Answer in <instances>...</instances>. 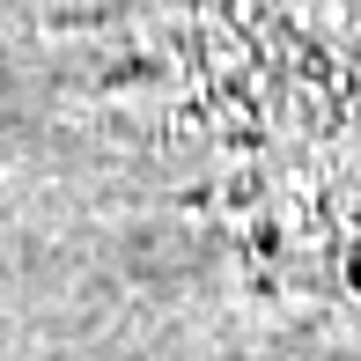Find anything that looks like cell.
<instances>
[{"mask_svg":"<svg viewBox=\"0 0 361 361\" xmlns=\"http://www.w3.org/2000/svg\"><path fill=\"white\" fill-rule=\"evenodd\" d=\"M162 140L310 281H361V0H74Z\"/></svg>","mask_w":361,"mask_h":361,"instance_id":"obj_1","label":"cell"}]
</instances>
